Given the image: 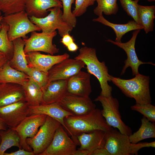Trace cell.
<instances>
[{"label": "cell", "mask_w": 155, "mask_h": 155, "mask_svg": "<svg viewBox=\"0 0 155 155\" xmlns=\"http://www.w3.org/2000/svg\"><path fill=\"white\" fill-rule=\"evenodd\" d=\"M64 121L68 129L67 133L77 145H80L77 137L81 134L97 129L106 132L111 127L102 116L101 110L96 108L86 115L66 117Z\"/></svg>", "instance_id": "6da1fadb"}, {"label": "cell", "mask_w": 155, "mask_h": 155, "mask_svg": "<svg viewBox=\"0 0 155 155\" xmlns=\"http://www.w3.org/2000/svg\"><path fill=\"white\" fill-rule=\"evenodd\" d=\"M74 58L83 61L86 65L88 73L97 79L101 89L100 95L105 97L112 95V88L108 83L111 80L108 67L104 61H99L95 49L86 46L82 47Z\"/></svg>", "instance_id": "7a4b0ae2"}, {"label": "cell", "mask_w": 155, "mask_h": 155, "mask_svg": "<svg viewBox=\"0 0 155 155\" xmlns=\"http://www.w3.org/2000/svg\"><path fill=\"white\" fill-rule=\"evenodd\" d=\"M110 79L126 96L134 98L136 104L151 103L149 76L139 73L132 79L125 80L110 75Z\"/></svg>", "instance_id": "3957f363"}, {"label": "cell", "mask_w": 155, "mask_h": 155, "mask_svg": "<svg viewBox=\"0 0 155 155\" xmlns=\"http://www.w3.org/2000/svg\"><path fill=\"white\" fill-rule=\"evenodd\" d=\"M3 20L9 27L7 34L11 41L19 38H27L26 35L29 33L41 31L39 27L30 21L25 10L4 15Z\"/></svg>", "instance_id": "277c9868"}, {"label": "cell", "mask_w": 155, "mask_h": 155, "mask_svg": "<svg viewBox=\"0 0 155 155\" xmlns=\"http://www.w3.org/2000/svg\"><path fill=\"white\" fill-rule=\"evenodd\" d=\"M95 101L100 102L102 109V114L107 124L110 126L117 129L121 133L129 136L132 134L131 128L122 121L119 110V103L117 99L112 95L105 97L100 95Z\"/></svg>", "instance_id": "5b68a950"}, {"label": "cell", "mask_w": 155, "mask_h": 155, "mask_svg": "<svg viewBox=\"0 0 155 155\" xmlns=\"http://www.w3.org/2000/svg\"><path fill=\"white\" fill-rule=\"evenodd\" d=\"M60 7H57L49 9V14L41 18L32 16L29 17L33 23L41 29L42 32L50 33L57 29L60 36L62 37L65 34L69 33L73 28L64 22L62 19L63 11Z\"/></svg>", "instance_id": "8992f818"}, {"label": "cell", "mask_w": 155, "mask_h": 155, "mask_svg": "<svg viewBox=\"0 0 155 155\" xmlns=\"http://www.w3.org/2000/svg\"><path fill=\"white\" fill-rule=\"evenodd\" d=\"M61 125L57 121L47 116L45 121L33 137L26 139L27 144L35 155H40L49 146L57 129Z\"/></svg>", "instance_id": "52a82bcc"}, {"label": "cell", "mask_w": 155, "mask_h": 155, "mask_svg": "<svg viewBox=\"0 0 155 155\" xmlns=\"http://www.w3.org/2000/svg\"><path fill=\"white\" fill-rule=\"evenodd\" d=\"M57 34L56 31L50 33H38L36 31L31 32L29 38L23 39L25 42L24 50L25 53L41 51L53 55L58 53L59 49L53 43V39Z\"/></svg>", "instance_id": "ba28073f"}, {"label": "cell", "mask_w": 155, "mask_h": 155, "mask_svg": "<svg viewBox=\"0 0 155 155\" xmlns=\"http://www.w3.org/2000/svg\"><path fill=\"white\" fill-rule=\"evenodd\" d=\"M77 146L61 125L56 130L50 144L40 155H73Z\"/></svg>", "instance_id": "9c48e42d"}, {"label": "cell", "mask_w": 155, "mask_h": 155, "mask_svg": "<svg viewBox=\"0 0 155 155\" xmlns=\"http://www.w3.org/2000/svg\"><path fill=\"white\" fill-rule=\"evenodd\" d=\"M46 116V115L39 114L28 115L14 129L20 137L21 148L28 151H33L27 144L26 139L32 138L36 135L39 128L45 121Z\"/></svg>", "instance_id": "30bf717a"}, {"label": "cell", "mask_w": 155, "mask_h": 155, "mask_svg": "<svg viewBox=\"0 0 155 155\" xmlns=\"http://www.w3.org/2000/svg\"><path fill=\"white\" fill-rule=\"evenodd\" d=\"M29 105L20 101L0 107V118L9 128L14 129L28 116Z\"/></svg>", "instance_id": "8fae6325"}, {"label": "cell", "mask_w": 155, "mask_h": 155, "mask_svg": "<svg viewBox=\"0 0 155 155\" xmlns=\"http://www.w3.org/2000/svg\"><path fill=\"white\" fill-rule=\"evenodd\" d=\"M104 148L111 155H131L129 136L121 133L111 127L106 132Z\"/></svg>", "instance_id": "7c38bea8"}, {"label": "cell", "mask_w": 155, "mask_h": 155, "mask_svg": "<svg viewBox=\"0 0 155 155\" xmlns=\"http://www.w3.org/2000/svg\"><path fill=\"white\" fill-rule=\"evenodd\" d=\"M85 65L82 61L69 58L53 66L48 71L49 83L57 80H67L81 71Z\"/></svg>", "instance_id": "4fadbf2b"}, {"label": "cell", "mask_w": 155, "mask_h": 155, "mask_svg": "<svg viewBox=\"0 0 155 155\" xmlns=\"http://www.w3.org/2000/svg\"><path fill=\"white\" fill-rule=\"evenodd\" d=\"M140 30H134L132 33V37L129 41L126 42H118L110 39L106 40L123 49L126 54L127 59L124 61L125 65L122 70L121 75L124 74L126 69L129 67H130L131 69L133 75L135 76L139 73L138 68L140 65L148 64L155 65V64L150 62H145L142 61L138 59L137 55L135 45L137 36Z\"/></svg>", "instance_id": "5bb4252c"}, {"label": "cell", "mask_w": 155, "mask_h": 155, "mask_svg": "<svg viewBox=\"0 0 155 155\" xmlns=\"http://www.w3.org/2000/svg\"><path fill=\"white\" fill-rule=\"evenodd\" d=\"M57 103L73 115L88 114L96 108V105L89 97L67 94Z\"/></svg>", "instance_id": "9a60e30c"}, {"label": "cell", "mask_w": 155, "mask_h": 155, "mask_svg": "<svg viewBox=\"0 0 155 155\" xmlns=\"http://www.w3.org/2000/svg\"><path fill=\"white\" fill-rule=\"evenodd\" d=\"M28 65L48 73V71L54 65L69 58L67 53L54 55L42 54L38 51L31 52L26 53Z\"/></svg>", "instance_id": "2e32d148"}, {"label": "cell", "mask_w": 155, "mask_h": 155, "mask_svg": "<svg viewBox=\"0 0 155 155\" xmlns=\"http://www.w3.org/2000/svg\"><path fill=\"white\" fill-rule=\"evenodd\" d=\"M91 74L80 71L67 80V94L89 97L92 92Z\"/></svg>", "instance_id": "e0dca14e"}, {"label": "cell", "mask_w": 155, "mask_h": 155, "mask_svg": "<svg viewBox=\"0 0 155 155\" xmlns=\"http://www.w3.org/2000/svg\"><path fill=\"white\" fill-rule=\"evenodd\" d=\"M43 114L49 116L59 122L67 132L64 119L68 116L73 115L63 109L57 102L50 104H41L37 106H29L28 115L34 114Z\"/></svg>", "instance_id": "ac0fdd59"}, {"label": "cell", "mask_w": 155, "mask_h": 155, "mask_svg": "<svg viewBox=\"0 0 155 155\" xmlns=\"http://www.w3.org/2000/svg\"><path fill=\"white\" fill-rule=\"evenodd\" d=\"M106 132L97 129L78 135L77 139L80 147L79 149L87 150L89 155H91L95 150L104 148L106 142Z\"/></svg>", "instance_id": "d6986e66"}, {"label": "cell", "mask_w": 155, "mask_h": 155, "mask_svg": "<svg viewBox=\"0 0 155 155\" xmlns=\"http://www.w3.org/2000/svg\"><path fill=\"white\" fill-rule=\"evenodd\" d=\"M20 101H26L22 85L12 83H0V107Z\"/></svg>", "instance_id": "ffe728a7"}, {"label": "cell", "mask_w": 155, "mask_h": 155, "mask_svg": "<svg viewBox=\"0 0 155 155\" xmlns=\"http://www.w3.org/2000/svg\"><path fill=\"white\" fill-rule=\"evenodd\" d=\"M67 80H55L49 83L42 90V104L56 103L61 100L67 94Z\"/></svg>", "instance_id": "44dd1931"}, {"label": "cell", "mask_w": 155, "mask_h": 155, "mask_svg": "<svg viewBox=\"0 0 155 155\" xmlns=\"http://www.w3.org/2000/svg\"><path fill=\"white\" fill-rule=\"evenodd\" d=\"M57 7L63 8L59 0H26L25 11L29 17L41 18L48 15L49 9Z\"/></svg>", "instance_id": "7402d4cb"}, {"label": "cell", "mask_w": 155, "mask_h": 155, "mask_svg": "<svg viewBox=\"0 0 155 155\" xmlns=\"http://www.w3.org/2000/svg\"><path fill=\"white\" fill-rule=\"evenodd\" d=\"M14 50L13 56L9 61L12 68L27 74L29 67L24 48L25 42L21 38H17L13 41Z\"/></svg>", "instance_id": "603a6c76"}, {"label": "cell", "mask_w": 155, "mask_h": 155, "mask_svg": "<svg viewBox=\"0 0 155 155\" xmlns=\"http://www.w3.org/2000/svg\"><path fill=\"white\" fill-rule=\"evenodd\" d=\"M94 22H98L111 28L114 31L116 36L115 41L121 42V40L126 33L132 30L143 29V27L138 24L134 20H130L125 24H119L111 23L105 19L102 13L97 18L93 19Z\"/></svg>", "instance_id": "cb8c5ba5"}, {"label": "cell", "mask_w": 155, "mask_h": 155, "mask_svg": "<svg viewBox=\"0 0 155 155\" xmlns=\"http://www.w3.org/2000/svg\"><path fill=\"white\" fill-rule=\"evenodd\" d=\"M29 80L27 74L12 68L9 61L0 69V83H12L22 86Z\"/></svg>", "instance_id": "d4e9b609"}, {"label": "cell", "mask_w": 155, "mask_h": 155, "mask_svg": "<svg viewBox=\"0 0 155 155\" xmlns=\"http://www.w3.org/2000/svg\"><path fill=\"white\" fill-rule=\"evenodd\" d=\"M141 121L142 124L139 129L129 136L131 143L135 144L145 139L155 138V122L150 121L144 116Z\"/></svg>", "instance_id": "484cf974"}, {"label": "cell", "mask_w": 155, "mask_h": 155, "mask_svg": "<svg viewBox=\"0 0 155 155\" xmlns=\"http://www.w3.org/2000/svg\"><path fill=\"white\" fill-rule=\"evenodd\" d=\"M139 24L142 26L146 34L152 31L155 18V6L138 5Z\"/></svg>", "instance_id": "4316f807"}, {"label": "cell", "mask_w": 155, "mask_h": 155, "mask_svg": "<svg viewBox=\"0 0 155 155\" xmlns=\"http://www.w3.org/2000/svg\"><path fill=\"white\" fill-rule=\"evenodd\" d=\"M22 86L26 100L29 106H37L42 104L43 92L38 86L29 79Z\"/></svg>", "instance_id": "83f0119b"}, {"label": "cell", "mask_w": 155, "mask_h": 155, "mask_svg": "<svg viewBox=\"0 0 155 155\" xmlns=\"http://www.w3.org/2000/svg\"><path fill=\"white\" fill-rule=\"evenodd\" d=\"M0 155H4L5 151L12 147L21 148L20 137L14 129L9 128L7 129L0 131Z\"/></svg>", "instance_id": "f1b7e54d"}, {"label": "cell", "mask_w": 155, "mask_h": 155, "mask_svg": "<svg viewBox=\"0 0 155 155\" xmlns=\"http://www.w3.org/2000/svg\"><path fill=\"white\" fill-rule=\"evenodd\" d=\"M0 23L2 27L0 30V51L4 53L10 60L13 54V43L10 41L8 38V26L3 20Z\"/></svg>", "instance_id": "f546056e"}, {"label": "cell", "mask_w": 155, "mask_h": 155, "mask_svg": "<svg viewBox=\"0 0 155 155\" xmlns=\"http://www.w3.org/2000/svg\"><path fill=\"white\" fill-rule=\"evenodd\" d=\"M96 1L97 5L93 11L98 16L103 13L107 16L115 15L118 11L117 0H96Z\"/></svg>", "instance_id": "4dcf8cb0"}, {"label": "cell", "mask_w": 155, "mask_h": 155, "mask_svg": "<svg viewBox=\"0 0 155 155\" xmlns=\"http://www.w3.org/2000/svg\"><path fill=\"white\" fill-rule=\"evenodd\" d=\"M26 0H0V9L7 15L25 10Z\"/></svg>", "instance_id": "1f68e13d"}, {"label": "cell", "mask_w": 155, "mask_h": 155, "mask_svg": "<svg viewBox=\"0 0 155 155\" xmlns=\"http://www.w3.org/2000/svg\"><path fill=\"white\" fill-rule=\"evenodd\" d=\"M29 67L27 74L29 79L38 86L42 91L49 83L48 73L32 67Z\"/></svg>", "instance_id": "d6a6232c"}, {"label": "cell", "mask_w": 155, "mask_h": 155, "mask_svg": "<svg viewBox=\"0 0 155 155\" xmlns=\"http://www.w3.org/2000/svg\"><path fill=\"white\" fill-rule=\"evenodd\" d=\"M63 8L62 18L63 20L73 28L76 25L77 20L71 11V6L75 0H59Z\"/></svg>", "instance_id": "836d02e7"}, {"label": "cell", "mask_w": 155, "mask_h": 155, "mask_svg": "<svg viewBox=\"0 0 155 155\" xmlns=\"http://www.w3.org/2000/svg\"><path fill=\"white\" fill-rule=\"evenodd\" d=\"M121 5L127 15L139 24L138 9V0H119Z\"/></svg>", "instance_id": "e575fe53"}, {"label": "cell", "mask_w": 155, "mask_h": 155, "mask_svg": "<svg viewBox=\"0 0 155 155\" xmlns=\"http://www.w3.org/2000/svg\"><path fill=\"white\" fill-rule=\"evenodd\" d=\"M131 110L142 114L150 121L155 122V106L148 103L141 104H136L131 107Z\"/></svg>", "instance_id": "d590c367"}, {"label": "cell", "mask_w": 155, "mask_h": 155, "mask_svg": "<svg viewBox=\"0 0 155 155\" xmlns=\"http://www.w3.org/2000/svg\"><path fill=\"white\" fill-rule=\"evenodd\" d=\"M96 0H75V6L72 13L76 17L82 15L87 8L93 5Z\"/></svg>", "instance_id": "8d00e7d4"}, {"label": "cell", "mask_w": 155, "mask_h": 155, "mask_svg": "<svg viewBox=\"0 0 155 155\" xmlns=\"http://www.w3.org/2000/svg\"><path fill=\"white\" fill-rule=\"evenodd\" d=\"M155 147V142H145L137 143L135 144H131V155H138L139 150L144 147Z\"/></svg>", "instance_id": "74e56055"}, {"label": "cell", "mask_w": 155, "mask_h": 155, "mask_svg": "<svg viewBox=\"0 0 155 155\" xmlns=\"http://www.w3.org/2000/svg\"><path fill=\"white\" fill-rule=\"evenodd\" d=\"M33 151L30 152L23 149H19L17 151L9 153L5 152L4 155H34Z\"/></svg>", "instance_id": "f35d334b"}, {"label": "cell", "mask_w": 155, "mask_h": 155, "mask_svg": "<svg viewBox=\"0 0 155 155\" xmlns=\"http://www.w3.org/2000/svg\"><path fill=\"white\" fill-rule=\"evenodd\" d=\"M62 37L61 42L66 47L71 43L74 42L73 37L69 33L65 34Z\"/></svg>", "instance_id": "ab89813d"}, {"label": "cell", "mask_w": 155, "mask_h": 155, "mask_svg": "<svg viewBox=\"0 0 155 155\" xmlns=\"http://www.w3.org/2000/svg\"><path fill=\"white\" fill-rule=\"evenodd\" d=\"M91 155H111L104 148L97 149L94 150Z\"/></svg>", "instance_id": "60d3db41"}, {"label": "cell", "mask_w": 155, "mask_h": 155, "mask_svg": "<svg viewBox=\"0 0 155 155\" xmlns=\"http://www.w3.org/2000/svg\"><path fill=\"white\" fill-rule=\"evenodd\" d=\"M9 61L8 57L4 53L0 51V69Z\"/></svg>", "instance_id": "b9f144b4"}, {"label": "cell", "mask_w": 155, "mask_h": 155, "mask_svg": "<svg viewBox=\"0 0 155 155\" xmlns=\"http://www.w3.org/2000/svg\"><path fill=\"white\" fill-rule=\"evenodd\" d=\"M68 50L71 52H75L78 49L79 47L74 42L69 44L67 47Z\"/></svg>", "instance_id": "7bdbcfd3"}, {"label": "cell", "mask_w": 155, "mask_h": 155, "mask_svg": "<svg viewBox=\"0 0 155 155\" xmlns=\"http://www.w3.org/2000/svg\"><path fill=\"white\" fill-rule=\"evenodd\" d=\"M88 151L86 149H76L73 153V155H89Z\"/></svg>", "instance_id": "ee69618b"}, {"label": "cell", "mask_w": 155, "mask_h": 155, "mask_svg": "<svg viewBox=\"0 0 155 155\" xmlns=\"http://www.w3.org/2000/svg\"><path fill=\"white\" fill-rule=\"evenodd\" d=\"M7 126L0 118V131L5 130L7 129Z\"/></svg>", "instance_id": "f6af8a7d"}, {"label": "cell", "mask_w": 155, "mask_h": 155, "mask_svg": "<svg viewBox=\"0 0 155 155\" xmlns=\"http://www.w3.org/2000/svg\"><path fill=\"white\" fill-rule=\"evenodd\" d=\"M3 16L2 15L0 17V30H1L2 27V25L0 22L3 19Z\"/></svg>", "instance_id": "bcb514c9"}, {"label": "cell", "mask_w": 155, "mask_h": 155, "mask_svg": "<svg viewBox=\"0 0 155 155\" xmlns=\"http://www.w3.org/2000/svg\"><path fill=\"white\" fill-rule=\"evenodd\" d=\"M149 2H154L155 1V0H146Z\"/></svg>", "instance_id": "7dc6e473"}, {"label": "cell", "mask_w": 155, "mask_h": 155, "mask_svg": "<svg viewBox=\"0 0 155 155\" xmlns=\"http://www.w3.org/2000/svg\"><path fill=\"white\" fill-rule=\"evenodd\" d=\"M2 13V12H1V10L0 9V17L2 16L1 15Z\"/></svg>", "instance_id": "c3c4849f"}, {"label": "cell", "mask_w": 155, "mask_h": 155, "mask_svg": "<svg viewBox=\"0 0 155 155\" xmlns=\"http://www.w3.org/2000/svg\"><path fill=\"white\" fill-rule=\"evenodd\" d=\"M1 138L0 136V143H1Z\"/></svg>", "instance_id": "681fc988"}, {"label": "cell", "mask_w": 155, "mask_h": 155, "mask_svg": "<svg viewBox=\"0 0 155 155\" xmlns=\"http://www.w3.org/2000/svg\"><path fill=\"white\" fill-rule=\"evenodd\" d=\"M60 1V0H59Z\"/></svg>", "instance_id": "f907efd6"}]
</instances>
